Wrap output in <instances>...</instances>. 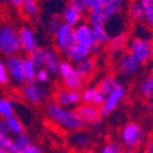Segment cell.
I'll use <instances>...</instances> for the list:
<instances>
[{"instance_id":"d6a6232c","label":"cell","mask_w":153,"mask_h":153,"mask_svg":"<svg viewBox=\"0 0 153 153\" xmlns=\"http://www.w3.org/2000/svg\"><path fill=\"white\" fill-rule=\"evenodd\" d=\"M123 149L122 143L118 141H108L99 151V153H120Z\"/></svg>"},{"instance_id":"6f0895ef","label":"cell","mask_w":153,"mask_h":153,"mask_svg":"<svg viewBox=\"0 0 153 153\" xmlns=\"http://www.w3.org/2000/svg\"><path fill=\"white\" fill-rule=\"evenodd\" d=\"M13 153H22L21 151H16V152H13Z\"/></svg>"},{"instance_id":"52a82bcc","label":"cell","mask_w":153,"mask_h":153,"mask_svg":"<svg viewBox=\"0 0 153 153\" xmlns=\"http://www.w3.org/2000/svg\"><path fill=\"white\" fill-rule=\"evenodd\" d=\"M125 95H126V90H125V86L122 83L114 90L108 92L106 95V99H105L103 105L100 107L101 116L102 117H107V116H109V114H112L114 111L118 108L120 102L124 100Z\"/></svg>"},{"instance_id":"5bb4252c","label":"cell","mask_w":153,"mask_h":153,"mask_svg":"<svg viewBox=\"0 0 153 153\" xmlns=\"http://www.w3.org/2000/svg\"><path fill=\"white\" fill-rule=\"evenodd\" d=\"M67 141L72 148L78 149V151H84V149L89 148L91 145V139L89 136V134L83 130L72 131L68 135Z\"/></svg>"},{"instance_id":"9f6ffc18","label":"cell","mask_w":153,"mask_h":153,"mask_svg":"<svg viewBox=\"0 0 153 153\" xmlns=\"http://www.w3.org/2000/svg\"><path fill=\"white\" fill-rule=\"evenodd\" d=\"M0 153H7L6 151H4V149H1V148H0Z\"/></svg>"},{"instance_id":"9a60e30c","label":"cell","mask_w":153,"mask_h":153,"mask_svg":"<svg viewBox=\"0 0 153 153\" xmlns=\"http://www.w3.org/2000/svg\"><path fill=\"white\" fill-rule=\"evenodd\" d=\"M76 113L79 114V117L85 124H92L94 122H96L99 118H101L100 108L94 106L92 103H83L78 107Z\"/></svg>"},{"instance_id":"db71d44e","label":"cell","mask_w":153,"mask_h":153,"mask_svg":"<svg viewBox=\"0 0 153 153\" xmlns=\"http://www.w3.org/2000/svg\"><path fill=\"white\" fill-rule=\"evenodd\" d=\"M4 100H5V99H3L1 96H0V112H1V106H3V103H4Z\"/></svg>"},{"instance_id":"f1b7e54d","label":"cell","mask_w":153,"mask_h":153,"mask_svg":"<svg viewBox=\"0 0 153 153\" xmlns=\"http://www.w3.org/2000/svg\"><path fill=\"white\" fill-rule=\"evenodd\" d=\"M129 15L132 21H135L137 23L143 22V10L139 0H134L129 5Z\"/></svg>"},{"instance_id":"9c48e42d","label":"cell","mask_w":153,"mask_h":153,"mask_svg":"<svg viewBox=\"0 0 153 153\" xmlns=\"http://www.w3.org/2000/svg\"><path fill=\"white\" fill-rule=\"evenodd\" d=\"M53 42L56 48L60 51L65 52L66 50H68L72 45L75 44L74 40V27H71L66 23H61L60 27L56 29V32L53 33Z\"/></svg>"},{"instance_id":"3957f363","label":"cell","mask_w":153,"mask_h":153,"mask_svg":"<svg viewBox=\"0 0 153 153\" xmlns=\"http://www.w3.org/2000/svg\"><path fill=\"white\" fill-rule=\"evenodd\" d=\"M119 140L125 148L135 151L143 145L146 140V134L143 128L139 123L129 122L122 128L119 132Z\"/></svg>"},{"instance_id":"8992f818","label":"cell","mask_w":153,"mask_h":153,"mask_svg":"<svg viewBox=\"0 0 153 153\" xmlns=\"http://www.w3.org/2000/svg\"><path fill=\"white\" fill-rule=\"evenodd\" d=\"M21 92H22V97L25 99V101L34 106L44 103L49 96L48 89L38 82L26 83L22 86Z\"/></svg>"},{"instance_id":"2e32d148","label":"cell","mask_w":153,"mask_h":153,"mask_svg":"<svg viewBox=\"0 0 153 153\" xmlns=\"http://www.w3.org/2000/svg\"><path fill=\"white\" fill-rule=\"evenodd\" d=\"M65 55L67 57V61L72 62L73 65H76V63H79L80 61H83V60L88 59V57H90L91 50L89 48L83 46V45L74 44L68 50L65 51Z\"/></svg>"},{"instance_id":"ab89813d","label":"cell","mask_w":153,"mask_h":153,"mask_svg":"<svg viewBox=\"0 0 153 153\" xmlns=\"http://www.w3.org/2000/svg\"><path fill=\"white\" fill-rule=\"evenodd\" d=\"M96 89H97V88H94V86H89V88L84 89V91L80 94L83 103H91V100H92V97H94Z\"/></svg>"},{"instance_id":"ee69618b","label":"cell","mask_w":153,"mask_h":153,"mask_svg":"<svg viewBox=\"0 0 153 153\" xmlns=\"http://www.w3.org/2000/svg\"><path fill=\"white\" fill-rule=\"evenodd\" d=\"M22 153H43L42 148L38 146V145H34V143H30L27 148H25L23 151H21Z\"/></svg>"},{"instance_id":"4fadbf2b","label":"cell","mask_w":153,"mask_h":153,"mask_svg":"<svg viewBox=\"0 0 153 153\" xmlns=\"http://www.w3.org/2000/svg\"><path fill=\"white\" fill-rule=\"evenodd\" d=\"M18 36H20V42H21V46H22V51H25L26 53H30L33 52L38 46V40H36V35L34 33V30L28 27V26H23L18 29Z\"/></svg>"},{"instance_id":"e575fe53","label":"cell","mask_w":153,"mask_h":153,"mask_svg":"<svg viewBox=\"0 0 153 153\" xmlns=\"http://www.w3.org/2000/svg\"><path fill=\"white\" fill-rule=\"evenodd\" d=\"M0 148L6 151L7 153H13L16 152V146H15V141L13 139H11L9 135H5L0 139Z\"/></svg>"},{"instance_id":"f6af8a7d","label":"cell","mask_w":153,"mask_h":153,"mask_svg":"<svg viewBox=\"0 0 153 153\" xmlns=\"http://www.w3.org/2000/svg\"><path fill=\"white\" fill-rule=\"evenodd\" d=\"M145 153H153V132L151 134V136L148 137L145 147Z\"/></svg>"},{"instance_id":"bcb514c9","label":"cell","mask_w":153,"mask_h":153,"mask_svg":"<svg viewBox=\"0 0 153 153\" xmlns=\"http://www.w3.org/2000/svg\"><path fill=\"white\" fill-rule=\"evenodd\" d=\"M5 135H9V131H7V128H6V123H5V119L0 120V139Z\"/></svg>"},{"instance_id":"d4e9b609","label":"cell","mask_w":153,"mask_h":153,"mask_svg":"<svg viewBox=\"0 0 153 153\" xmlns=\"http://www.w3.org/2000/svg\"><path fill=\"white\" fill-rule=\"evenodd\" d=\"M143 10V22L153 30V0H139Z\"/></svg>"},{"instance_id":"7bdbcfd3","label":"cell","mask_w":153,"mask_h":153,"mask_svg":"<svg viewBox=\"0 0 153 153\" xmlns=\"http://www.w3.org/2000/svg\"><path fill=\"white\" fill-rule=\"evenodd\" d=\"M69 6L76 9V10H79L80 12H86V6H85V3H84V0H69Z\"/></svg>"},{"instance_id":"f35d334b","label":"cell","mask_w":153,"mask_h":153,"mask_svg":"<svg viewBox=\"0 0 153 153\" xmlns=\"http://www.w3.org/2000/svg\"><path fill=\"white\" fill-rule=\"evenodd\" d=\"M50 73L45 69V68H39L36 72V76H35V82L40 83V84H46L49 80H50Z\"/></svg>"},{"instance_id":"60d3db41","label":"cell","mask_w":153,"mask_h":153,"mask_svg":"<svg viewBox=\"0 0 153 153\" xmlns=\"http://www.w3.org/2000/svg\"><path fill=\"white\" fill-rule=\"evenodd\" d=\"M84 3H85L88 11H95V10L102 9L105 0H84Z\"/></svg>"},{"instance_id":"4dcf8cb0","label":"cell","mask_w":153,"mask_h":153,"mask_svg":"<svg viewBox=\"0 0 153 153\" xmlns=\"http://www.w3.org/2000/svg\"><path fill=\"white\" fill-rule=\"evenodd\" d=\"M22 11L27 17H34L38 11H39V6H38L36 0H23L22 1Z\"/></svg>"},{"instance_id":"cb8c5ba5","label":"cell","mask_w":153,"mask_h":153,"mask_svg":"<svg viewBox=\"0 0 153 153\" xmlns=\"http://www.w3.org/2000/svg\"><path fill=\"white\" fill-rule=\"evenodd\" d=\"M92 35L96 43L105 45L111 40V34L105 26H92Z\"/></svg>"},{"instance_id":"1f68e13d","label":"cell","mask_w":153,"mask_h":153,"mask_svg":"<svg viewBox=\"0 0 153 153\" xmlns=\"http://www.w3.org/2000/svg\"><path fill=\"white\" fill-rule=\"evenodd\" d=\"M13 141H15V146H16V149L17 151H23L25 148H27L32 143V139H30V136L28 135L26 131H23L21 134H18V135H16L15 139H13Z\"/></svg>"},{"instance_id":"7dc6e473","label":"cell","mask_w":153,"mask_h":153,"mask_svg":"<svg viewBox=\"0 0 153 153\" xmlns=\"http://www.w3.org/2000/svg\"><path fill=\"white\" fill-rule=\"evenodd\" d=\"M102 126H103V122H102L101 118H99L96 122H94V123L91 124V129H92L94 131H100V130L102 129Z\"/></svg>"},{"instance_id":"ac0fdd59","label":"cell","mask_w":153,"mask_h":153,"mask_svg":"<svg viewBox=\"0 0 153 153\" xmlns=\"http://www.w3.org/2000/svg\"><path fill=\"white\" fill-rule=\"evenodd\" d=\"M83 12H80L79 10H76L72 6H67L62 13V22L71 26V27H75L78 26L79 23L83 22Z\"/></svg>"},{"instance_id":"5b68a950","label":"cell","mask_w":153,"mask_h":153,"mask_svg":"<svg viewBox=\"0 0 153 153\" xmlns=\"http://www.w3.org/2000/svg\"><path fill=\"white\" fill-rule=\"evenodd\" d=\"M126 46L128 52L141 65L151 60V40L132 36L128 40Z\"/></svg>"},{"instance_id":"680465c9","label":"cell","mask_w":153,"mask_h":153,"mask_svg":"<svg viewBox=\"0 0 153 153\" xmlns=\"http://www.w3.org/2000/svg\"><path fill=\"white\" fill-rule=\"evenodd\" d=\"M88 153H94V152H88Z\"/></svg>"},{"instance_id":"44dd1931","label":"cell","mask_w":153,"mask_h":153,"mask_svg":"<svg viewBox=\"0 0 153 153\" xmlns=\"http://www.w3.org/2000/svg\"><path fill=\"white\" fill-rule=\"evenodd\" d=\"M74 66H75L76 72L79 73V75L82 76L83 79H85V78H88V76H90L94 73L95 67H96V62H95V60L91 59V57H88V59L80 61L79 63H76Z\"/></svg>"},{"instance_id":"b9f144b4","label":"cell","mask_w":153,"mask_h":153,"mask_svg":"<svg viewBox=\"0 0 153 153\" xmlns=\"http://www.w3.org/2000/svg\"><path fill=\"white\" fill-rule=\"evenodd\" d=\"M105 99H106V95H105L101 90L96 89V91H95V95H94V97H92V100H91V103H92L94 106H96V107L100 108V107L103 105Z\"/></svg>"},{"instance_id":"f546056e","label":"cell","mask_w":153,"mask_h":153,"mask_svg":"<svg viewBox=\"0 0 153 153\" xmlns=\"http://www.w3.org/2000/svg\"><path fill=\"white\" fill-rule=\"evenodd\" d=\"M88 23L92 26H106L107 18L102 13L101 10H95V11H89L88 15Z\"/></svg>"},{"instance_id":"7a4b0ae2","label":"cell","mask_w":153,"mask_h":153,"mask_svg":"<svg viewBox=\"0 0 153 153\" xmlns=\"http://www.w3.org/2000/svg\"><path fill=\"white\" fill-rule=\"evenodd\" d=\"M22 51L18 29L11 25L0 26V55L3 56H13Z\"/></svg>"},{"instance_id":"83f0119b","label":"cell","mask_w":153,"mask_h":153,"mask_svg":"<svg viewBox=\"0 0 153 153\" xmlns=\"http://www.w3.org/2000/svg\"><path fill=\"white\" fill-rule=\"evenodd\" d=\"M5 123H6V128H7L9 134H12V135H15V136L25 131V126H23L22 122L16 116H12V117L5 119Z\"/></svg>"},{"instance_id":"836d02e7","label":"cell","mask_w":153,"mask_h":153,"mask_svg":"<svg viewBox=\"0 0 153 153\" xmlns=\"http://www.w3.org/2000/svg\"><path fill=\"white\" fill-rule=\"evenodd\" d=\"M15 116V105L11 100H4V103L1 106V112H0V117L4 119H7L10 117Z\"/></svg>"},{"instance_id":"7c38bea8","label":"cell","mask_w":153,"mask_h":153,"mask_svg":"<svg viewBox=\"0 0 153 153\" xmlns=\"http://www.w3.org/2000/svg\"><path fill=\"white\" fill-rule=\"evenodd\" d=\"M74 40L75 44L83 45L85 48L91 49L96 43L92 35V27L88 22H82L74 27Z\"/></svg>"},{"instance_id":"11a10c76","label":"cell","mask_w":153,"mask_h":153,"mask_svg":"<svg viewBox=\"0 0 153 153\" xmlns=\"http://www.w3.org/2000/svg\"><path fill=\"white\" fill-rule=\"evenodd\" d=\"M0 3H3V4H10V0H0Z\"/></svg>"},{"instance_id":"8fae6325","label":"cell","mask_w":153,"mask_h":153,"mask_svg":"<svg viewBox=\"0 0 153 153\" xmlns=\"http://www.w3.org/2000/svg\"><path fill=\"white\" fill-rule=\"evenodd\" d=\"M53 101L62 107L71 108L74 106H78L80 103L82 96H80V92L78 90H69V89L65 88V89L57 90L55 92Z\"/></svg>"},{"instance_id":"ffe728a7","label":"cell","mask_w":153,"mask_h":153,"mask_svg":"<svg viewBox=\"0 0 153 153\" xmlns=\"http://www.w3.org/2000/svg\"><path fill=\"white\" fill-rule=\"evenodd\" d=\"M128 40H129V38H128V34L126 33H118L116 35H113L111 36V40H109V50L113 52V53H120L123 51V49L128 45Z\"/></svg>"},{"instance_id":"30bf717a","label":"cell","mask_w":153,"mask_h":153,"mask_svg":"<svg viewBox=\"0 0 153 153\" xmlns=\"http://www.w3.org/2000/svg\"><path fill=\"white\" fill-rule=\"evenodd\" d=\"M141 68V63L137 62L129 52H124L117 61V72L124 78H132Z\"/></svg>"},{"instance_id":"d6986e66","label":"cell","mask_w":153,"mask_h":153,"mask_svg":"<svg viewBox=\"0 0 153 153\" xmlns=\"http://www.w3.org/2000/svg\"><path fill=\"white\" fill-rule=\"evenodd\" d=\"M60 65H61V60H60L59 55H57V52L49 49L44 68L50 73V75H59Z\"/></svg>"},{"instance_id":"c3c4849f","label":"cell","mask_w":153,"mask_h":153,"mask_svg":"<svg viewBox=\"0 0 153 153\" xmlns=\"http://www.w3.org/2000/svg\"><path fill=\"white\" fill-rule=\"evenodd\" d=\"M90 50H91V53H92V52H100V51L102 50V45L99 44V43H95L94 46H92Z\"/></svg>"},{"instance_id":"d590c367","label":"cell","mask_w":153,"mask_h":153,"mask_svg":"<svg viewBox=\"0 0 153 153\" xmlns=\"http://www.w3.org/2000/svg\"><path fill=\"white\" fill-rule=\"evenodd\" d=\"M61 23H62L61 18L57 16V15H52V16H50V17L48 18V21H46V23H45V28H46L48 32H50V33L53 34V33L56 32V29L60 27Z\"/></svg>"},{"instance_id":"4316f807","label":"cell","mask_w":153,"mask_h":153,"mask_svg":"<svg viewBox=\"0 0 153 153\" xmlns=\"http://www.w3.org/2000/svg\"><path fill=\"white\" fill-rule=\"evenodd\" d=\"M120 84V82L116 78L114 75H106L105 78L100 82L99 84V90H101L105 95H107L108 92H111L112 90H114L118 85Z\"/></svg>"},{"instance_id":"816d5d0a","label":"cell","mask_w":153,"mask_h":153,"mask_svg":"<svg viewBox=\"0 0 153 153\" xmlns=\"http://www.w3.org/2000/svg\"><path fill=\"white\" fill-rule=\"evenodd\" d=\"M120 153H135V152H134V149H130V148H123Z\"/></svg>"},{"instance_id":"6da1fadb","label":"cell","mask_w":153,"mask_h":153,"mask_svg":"<svg viewBox=\"0 0 153 153\" xmlns=\"http://www.w3.org/2000/svg\"><path fill=\"white\" fill-rule=\"evenodd\" d=\"M45 114L48 119L53 123L56 126L66 131H76L83 130L85 123L82 120L76 111L67 107H62L55 101H49L45 107Z\"/></svg>"},{"instance_id":"7402d4cb","label":"cell","mask_w":153,"mask_h":153,"mask_svg":"<svg viewBox=\"0 0 153 153\" xmlns=\"http://www.w3.org/2000/svg\"><path fill=\"white\" fill-rule=\"evenodd\" d=\"M139 92L143 99H153V72L146 75L139 84Z\"/></svg>"},{"instance_id":"277c9868","label":"cell","mask_w":153,"mask_h":153,"mask_svg":"<svg viewBox=\"0 0 153 153\" xmlns=\"http://www.w3.org/2000/svg\"><path fill=\"white\" fill-rule=\"evenodd\" d=\"M59 75H60L63 85L69 90H79L83 86L84 79L79 75V73L76 72L75 66L67 60L61 61Z\"/></svg>"},{"instance_id":"681fc988","label":"cell","mask_w":153,"mask_h":153,"mask_svg":"<svg viewBox=\"0 0 153 153\" xmlns=\"http://www.w3.org/2000/svg\"><path fill=\"white\" fill-rule=\"evenodd\" d=\"M22 1H23V0H10V4L13 5V6H16V7H21Z\"/></svg>"},{"instance_id":"484cf974","label":"cell","mask_w":153,"mask_h":153,"mask_svg":"<svg viewBox=\"0 0 153 153\" xmlns=\"http://www.w3.org/2000/svg\"><path fill=\"white\" fill-rule=\"evenodd\" d=\"M22 65H23V72H25V76H26V83L35 82V76H36L38 68L30 61L29 56L23 57V59H22Z\"/></svg>"},{"instance_id":"74e56055","label":"cell","mask_w":153,"mask_h":153,"mask_svg":"<svg viewBox=\"0 0 153 153\" xmlns=\"http://www.w3.org/2000/svg\"><path fill=\"white\" fill-rule=\"evenodd\" d=\"M10 83V78H9V72L5 65V61L0 59V85L5 86Z\"/></svg>"},{"instance_id":"e0dca14e","label":"cell","mask_w":153,"mask_h":153,"mask_svg":"<svg viewBox=\"0 0 153 153\" xmlns=\"http://www.w3.org/2000/svg\"><path fill=\"white\" fill-rule=\"evenodd\" d=\"M124 7H125V0H105L101 11L108 22L112 17L118 16L124 10Z\"/></svg>"},{"instance_id":"f5cc1de1","label":"cell","mask_w":153,"mask_h":153,"mask_svg":"<svg viewBox=\"0 0 153 153\" xmlns=\"http://www.w3.org/2000/svg\"><path fill=\"white\" fill-rule=\"evenodd\" d=\"M151 60H153V42H151Z\"/></svg>"},{"instance_id":"603a6c76","label":"cell","mask_w":153,"mask_h":153,"mask_svg":"<svg viewBox=\"0 0 153 153\" xmlns=\"http://www.w3.org/2000/svg\"><path fill=\"white\" fill-rule=\"evenodd\" d=\"M46 55H48V49L39 46V48H36L33 52L29 53V59L34 63V66L39 69V68H44V66H45Z\"/></svg>"},{"instance_id":"ba28073f","label":"cell","mask_w":153,"mask_h":153,"mask_svg":"<svg viewBox=\"0 0 153 153\" xmlns=\"http://www.w3.org/2000/svg\"><path fill=\"white\" fill-rule=\"evenodd\" d=\"M5 65L9 72L10 82L16 86H23L26 84V76L23 72L22 59L18 55L9 56L5 60Z\"/></svg>"},{"instance_id":"f907efd6","label":"cell","mask_w":153,"mask_h":153,"mask_svg":"<svg viewBox=\"0 0 153 153\" xmlns=\"http://www.w3.org/2000/svg\"><path fill=\"white\" fill-rule=\"evenodd\" d=\"M147 107H148V109H149L151 112H153V99H151V100H149V102H148Z\"/></svg>"},{"instance_id":"8d00e7d4","label":"cell","mask_w":153,"mask_h":153,"mask_svg":"<svg viewBox=\"0 0 153 153\" xmlns=\"http://www.w3.org/2000/svg\"><path fill=\"white\" fill-rule=\"evenodd\" d=\"M134 32H135V35L136 38H143V39H147L149 40L151 39V35H152V29L149 27H146V26H135V29H134Z\"/></svg>"}]
</instances>
